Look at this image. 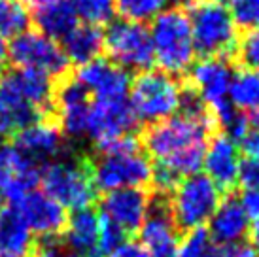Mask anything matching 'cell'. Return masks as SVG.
Instances as JSON below:
<instances>
[{
    "mask_svg": "<svg viewBox=\"0 0 259 257\" xmlns=\"http://www.w3.org/2000/svg\"><path fill=\"white\" fill-rule=\"evenodd\" d=\"M231 8L237 27L246 30L259 29V0H233Z\"/></svg>",
    "mask_w": 259,
    "mask_h": 257,
    "instance_id": "cell-32",
    "label": "cell"
},
{
    "mask_svg": "<svg viewBox=\"0 0 259 257\" xmlns=\"http://www.w3.org/2000/svg\"><path fill=\"white\" fill-rule=\"evenodd\" d=\"M150 40L153 61L172 76L186 74L195 63V46L187 12L180 6L163 10L151 19Z\"/></svg>",
    "mask_w": 259,
    "mask_h": 257,
    "instance_id": "cell-3",
    "label": "cell"
},
{
    "mask_svg": "<svg viewBox=\"0 0 259 257\" xmlns=\"http://www.w3.org/2000/svg\"><path fill=\"white\" fill-rule=\"evenodd\" d=\"M187 17L195 53L201 57L229 59L237 51L238 27L225 6L212 0H193Z\"/></svg>",
    "mask_w": 259,
    "mask_h": 257,
    "instance_id": "cell-4",
    "label": "cell"
},
{
    "mask_svg": "<svg viewBox=\"0 0 259 257\" xmlns=\"http://www.w3.org/2000/svg\"><path fill=\"white\" fill-rule=\"evenodd\" d=\"M17 78L21 83L23 93L27 95L30 104L36 108L40 114H48L53 110V97H55V85H53V78L38 70H27V68H19Z\"/></svg>",
    "mask_w": 259,
    "mask_h": 257,
    "instance_id": "cell-26",
    "label": "cell"
},
{
    "mask_svg": "<svg viewBox=\"0 0 259 257\" xmlns=\"http://www.w3.org/2000/svg\"><path fill=\"white\" fill-rule=\"evenodd\" d=\"M150 195L144 187H125L108 191L101 200V218L121 231L125 236L140 231L150 210Z\"/></svg>",
    "mask_w": 259,
    "mask_h": 257,
    "instance_id": "cell-13",
    "label": "cell"
},
{
    "mask_svg": "<svg viewBox=\"0 0 259 257\" xmlns=\"http://www.w3.org/2000/svg\"><path fill=\"white\" fill-rule=\"evenodd\" d=\"M34 251L32 233L21 216L12 210L0 214V257H27Z\"/></svg>",
    "mask_w": 259,
    "mask_h": 257,
    "instance_id": "cell-24",
    "label": "cell"
},
{
    "mask_svg": "<svg viewBox=\"0 0 259 257\" xmlns=\"http://www.w3.org/2000/svg\"><path fill=\"white\" fill-rule=\"evenodd\" d=\"M34 257H85L83 253L72 250L70 246L61 242L57 238H44V242L34 248Z\"/></svg>",
    "mask_w": 259,
    "mask_h": 257,
    "instance_id": "cell-34",
    "label": "cell"
},
{
    "mask_svg": "<svg viewBox=\"0 0 259 257\" xmlns=\"http://www.w3.org/2000/svg\"><path fill=\"white\" fill-rule=\"evenodd\" d=\"M40 182L44 191L65 210L87 208L97 199L91 161L79 155H65L48 163V166L42 168Z\"/></svg>",
    "mask_w": 259,
    "mask_h": 257,
    "instance_id": "cell-5",
    "label": "cell"
},
{
    "mask_svg": "<svg viewBox=\"0 0 259 257\" xmlns=\"http://www.w3.org/2000/svg\"><path fill=\"white\" fill-rule=\"evenodd\" d=\"M61 44L66 59L81 66L101 55L104 50V32L95 25H78Z\"/></svg>",
    "mask_w": 259,
    "mask_h": 257,
    "instance_id": "cell-25",
    "label": "cell"
},
{
    "mask_svg": "<svg viewBox=\"0 0 259 257\" xmlns=\"http://www.w3.org/2000/svg\"><path fill=\"white\" fill-rule=\"evenodd\" d=\"M30 14L21 0H0V34L12 36L29 29Z\"/></svg>",
    "mask_w": 259,
    "mask_h": 257,
    "instance_id": "cell-29",
    "label": "cell"
},
{
    "mask_svg": "<svg viewBox=\"0 0 259 257\" xmlns=\"http://www.w3.org/2000/svg\"><path fill=\"white\" fill-rule=\"evenodd\" d=\"M231 104L240 112H259V68H242L233 74L229 87Z\"/></svg>",
    "mask_w": 259,
    "mask_h": 257,
    "instance_id": "cell-27",
    "label": "cell"
},
{
    "mask_svg": "<svg viewBox=\"0 0 259 257\" xmlns=\"http://www.w3.org/2000/svg\"><path fill=\"white\" fill-rule=\"evenodd\" d=\"M138 233H140V244L151 257H178L180 236L166 200H151L150 210Z\"/></svg>",
    "mask_w": 259,
    "mask_h": 257,
    "instance_id": "cell-17",
    "label": "cell"
},
{
    "mask_svg": "<svg viewBox=\"0 0 259 257\" xmlns=\"http://www.w3.org/2000/svg\"><path fill=\"white\" fill-rule=\"evenodd\" d=\"M238 182L242 184L244 189H257L259 191V161L248 159L244 163H240Z\"/></svg>",
    "mask_w": 259,
    "mask_h": 257,
    "instance_id": "cell-37",
    "label": "cell"
},
{
    "mask_svg": "<svg viewBox=\"0 0 259 257\" xmlns=\"http://www.w3.org/2000/svg\"><path fill=\"white\" fill-rule=\"evenodd\" d=\"M250 125L259 128V112H253V115L250 117Z\"/></svg>",
    "mask_w": 259,
    "mask_h": 257,
    "instance_id": "cell-43",
    "label": "cell"
},
{
    "mask_svg": "<svg viewBox=\"0 0 259 257\" xmlns=\"http://www.w3.org/2000/svg\"><path fill=\"white\" fill-rule=\"evenodd\" d=\"M250 236H252V248L259 253V218L253 220V225L250 229Z\"/></svg>",
    "mask_w": 259,
    "mask_h": 257,
    "instance_id": "cell-40",
    "label": "cell"
},
{
    "mask_svg": "<svg viewBox=\"0 0 259 257\" xmlns=\"http://www.w3.org/2000/svg\"><path fill=\"white\" fill-rule=\"evenodd\" d=\"M4 204H6V197H4V191H2V187H0V214L4 212Z\"/></svg>",
    "mask_w": 259,
    "mask_h": 257,
    "instance_id": "cell-44",
    "label": "cell"
},
{
    "mask_svg": "<svg viewBox=\"0 0 259 257\" xmlns=\"http://www.w3.org/2000/svg\"><path fill=\"white\" fill-rule=\"evenodd\" d=\"M212 2H218V4H222V6L227 8L231 4V2H233V0H212Z\"/></svg>",
    "mask_w": 259,
    "mask_h": 257,
    "instance_id": "cell-45",
    "label": "cell"
},
{
    "mask_svg": "<svg viewBox=\"0 0 259 257\" xmlns=\"http://www.w3.org/2000/svg\"><path fill=\"white\" fill-rule=\"evenodd\" d=\"M104 50L108 51L110 61L125 70H148L153 63L150 30L142 23L110 21L104 32Z\"/></svg>",
    "mask_w": 259,
    "mask_h": 257,
    "instance_id": "cell-9",
    "label": "cell"
},
{
    "mask_svg": "<svg viewBox=\"0 0 259 257\" xmlns=\"http://www.w3.org/2000/svg\"><path fill=\"white\" fill-rule=\"evenodd\" d=\"M8 59L19 68L44 72L51 78L65 76L70 66V61L55 40L32 29L23 30L12 38L8 44Z\"/></svg>",
    "mask_w": 259,
    "mask_h": 257,
    "instance_id": "cell-8",
    "label": "cell"
},
{
    "mask_svg": "<svg viewBox=\"0 0 259 257\" xmlns=\"http://www.w3.org/2000/svg\"><path fill=\"white\" fill-rule=\"evenodd\" d=\"M184 87L176 76L163 70H142L131 79L129 102L138 121L161 123L180 112Z\"/></svg>",
    "mask_w": 259,
    "mask_h": 257,
    "instance_id": "cell-6",
    "label": "cell"
},
{
    "mask_svg": "<svg viewBox=\"0 0 259 257\" xmlns=\"http://www.w3.org/2000/svg\"><path fill=\"white\" fill-rule=\"evenodd\" d=\"M91 172L97 189L115 191L125 187H144L151 182L153 164L140 142L133 135L102 148L99 157L91 161Z\"/></svg>",
    "mask_w": 259,
    "mask_h": 257,
    "instance_id": "cell-2",
    "label": "cell"
},
{
    "mask_svg": "<svg viewBox=\"0 0 259 257\" xmlns=\"http://www.w3.org/2000/svg\"><path fill=\"white\" fill-rule=\"evenodd\" d=\"M114 2L115 12H119L121 19L135 23L151 21L170 4V0H114Z\"/></svg>",
    "mask_w": 259,
    "mask_h": 257,
    "instance_id": "cell-30",
    "label": "cell"
},
{
    "mask_svg": "<svg viewBox=\"0 0 259 257\" xmlns=\"http://www.w3.org/2000/svg\"><path fill=\"white\" fill-rule=\"evenodd\" d=\"M250 231V218L242 210L237 197H225L220 200L216 212L208 220V235L218 246L242 242Z\"/></svg>",
    "mask_w": 259,
    "mask_h": 257,
    "instance_id": "cell-21",
    "label": "cell"
},
{
    "mask_svg": "<svg viewBox=\"0 0 259 257\" xmlns=\"http://www.w3.org/2000/svg\"><path fill=\"white\" fill-rule=\"evenodd\" d=\"M222 200V189L206 174L180 180L168 200V210L178 231H193L208 223Z\"/></svg>",
    "mask_w": 259,
    "mask_h": 257,
    "instance_id": "cell-7",
    "label": "cell"
},
{
    "mask_svg": "<svg viewBox=\"0 0 259 257\" xmlns=\"http://www.w3.org/2000/svg\"><path fill=\"white\" fill-rule=\"evenodd\" d=\"M42 119V114L23 93L17 72L0 76V135H17Z\"/></svg>",
    "mask_w": 259,
    "mask_h": 257,
    "instance_id": "cell-16",
    "label": "cell"
},
{
    "mask_svg": "<svg viewBox=\"0 0 259 257\" xmlns=\"http://www.w3.org/2000/svg\"><path fill=\"white\" fill-rule=\"evenodd\" d=\"M138 127V117L131 106L129 99L117 100H95L89 110L87 136L99 148L133 135Z\"/></svg>",
    "mask_w": 259,
    "mask_h": 257,
    "instance_id": "cell-10",
    "label": "cell"
},
{
    "mask_svg": "<svg viewBox=\"0 0 259 257\" xmlns=\"http://www.w3.org/2000/svg\"><path fill=\"white\" fill-rule=\"evenodd\" d=\"M32 235L42 238H57L66 227V210L46 191L32 189L12 204Z\"/></svg>",
    "mask_w": 259,
    "mask_h": 257,
    "instance_id": "cell-14",
    "label": "cell"
},
{
    "mask_svg": "<svg viewBox=\"0 0 259 257\" xmlns=\"http://www.w3.org/2000/svg\"><path fill=\"white\" fill-rule=\"evenodd\" d=\"M110 257H151V255L148 253V250H146L142 244L123 242Z\"/></svg>",
    "mask_w": 259,
    "mask_h": 257,
    "instance_id": "cell-39",
    "label": "cell"
},
{
    "mask_svg": "<svg viewBox=\"0 0 259 257\" xmlns=\"http://www.w3.org/2000/svg\"><path fill=\"white\" fill-rule=\"evenodd\" d=\"M238 146L227 135H216L204 150L202 166L206 168L208 176L220 189L229 191L238 184V172H240V155Z\"/></svg>",
    "mask_w": 259,
    "mask_h": 257,
    "instance_id": "cell-19",
    "label": "cell"
},
{
    "mask_svg": "<svg viewBox=\"0 0 259 257\" xmlns=\"http://www.w3.org/2000/svg\"><path fill=\"white\" fill-rule=\"evenodd\" d=\"M240 206L246 212L250 220H257L259 218V191L257 189H244L240 195Z\"/></svg>",
    "mask_w": 259,
    "mask_h": 257,
    "instance_id": "cell-38",
    "label": "cell"
},
{
    "mask_svg": "<svg viewBox=\"0 0 259 257\" xmlns=\"http://www.w3.org/2000/svg\"><path fill=\"white\" fill-rule=\"evenodd\" d=\"M14 144L38 164H48L61 157L65 150V135L53 121L40 119L17 133Z\"/></svg>",
    "mask_w": 259,
    "mask_h": 257,
    "instance_id": "cell-20",
    "label": "cell"
},
{
    "mask_svg": "<svg viewBox=\"0 0 259 257\" xmlns=\"http://www.w3.org/2000/svg\"><path fill=\"white\" fill-rule=\"evenodd\" d=\"M6 61H8V44H6V38L0 34V68L4 66Z\"/></svg>",
    "mask_w": 259,
    "mask_h": 257,
    "instance_id": "cell-41",
    "label": "cell"
},
{
    "mask_svg": "<svg viewBox=\"0 0 259 257\" xmlns=\"http://www.w3.org/2000/svg\"><path fill=\"white\" fill-rule=\"evenodd\" d=\"M50 2H55V0H27V4H29L30 8L44 6V4H50Z\"/></svg>",
    "mask_w": 259,
    "mask_h": 257,
    "instance_id": "cell-42",
    "label": "cell"
},
{
    "mask_svg": "<svg viewBox=\"0 0 259 257\" xmlns=\"http://www.w3.org/2000/svg\"><path fill=\"white\" fill-rule=\"evenodd\" d=\"M214 123L212 114L191 115L180 112L151 125L144 135V148L157 166L184 180L197 174L202 166Z\"/></svg>",
    "mask_w": 259,
    "mask_h": 257,
    "instance_id": "cell-1",
    "label": "cell"
},
{
    "mask_svg": "<svg viewBox=\"0 0 259 257\" xmlns=\"http://www.w3.org/2000/svg\"><path fill=\"white\" fill-rule=\"evenodd\" d=\"M78 19L85 25H104L114 19L115 2L114 0H66Z\"/></svg>",
    "mask_w": 259,
    "mask_h": 257,
    "instance_id": "cell-28",
    "label": "cell"
},
{
    "mask_svg": "<svg viewBox=\"0 0 259 257\" xmlns=\"http://www.w3.org/2000/svg\"><path fill=\"white\" fill-rule=\"evenodd\" d=\"M191 89L199 95L202 104L208 108L212 117L231 106L229 87L233 79V68L227 59L202 57L189 68Z\"/></svg>",
    "mask_w": 259,
    "mask_h": 257,
    "instance_id": "cell-11",
    "label": "cell"
},
{
    "mask_svg": "<svg viewBox=\"0 0 259 257\" xmlns=\"http://www.w3.org/2000/svg\"><path fill=\"white\" fill-rule=\"evenodd\" d=\"M53 108L57 110L59 119H61L63 135L78 138V140L85 138L91 100H89V93L74 78L65 79L55 89Z\"/></svg>",
    "mask_w": 259,
    "mask_h": 257,
    "instance_id": "cell-18",
    "label": "cell"
},
{
    "mask_svg": "<svg viewBox=\"0 0 259 257\" xmlns=\"http://www.w3.org/2000/svg\"><path fill=\"white\" fill-rule=\"evenodd\" d=\"M36 30L55 42H63L78 27V17L66 0H55L34 8L32 14Z\"/></svg>",
    "mask_w": 259,
    "mask_h": 257,
    "instance_id": "cell-23",
    "label": "cell"
},
{
    "mask_svg": "<svg viewBox=\"0 0 259 257\" xmlns=\"http://www.w3.org/2000/svg\"><path fill=\"white\" fill-rule=\"evenodd\" d=\"M65 244L85 257H101L99 236H101V214L91 206L74 210L66 220Z\"/></svg>",
    "mask_w": 259,
    "mask_h": 257,
    "instance_id": "cell-22",
    "label": "cell"
},
{
    "mask_svg": "<svg viewBox=\"0 0 259 257\" xmlns=\"http://www.w3.org/2000/svg\"><path fill=\"white\" fill-rule=\"evenodd\" d=\"M74 79L87 93L93 95L95 100H117L129 97V72L117 66L110 59L97 57L89 63L81 64Z\"/></svg>",
    "mask_w": 259,
    "mask_h": 257,
    "instance_id": "cell-15",
    "label": "cell"
},
{
    "mask_svg": "<svg viewBox=\"0 0 259 257\" xmlns=\"http://www.w3.org/2000/svg\"><path fill=\"white\" fill-rule=\"evenodd\" d=\"M42 164L25 155L15 144L0 142V187L12 204L40 184Z\"/></svg>",
    "mask_w": 259,
    "mask_h": 257,
    "instance_id": "cell-12",
    "label": "cell"
},
{
    "mask_svg": "<svg viewBox=\"0 0 259 257\" xmlns=\"http://www.w3.org/2000/svg\"><path fill=\"white\" fill-rule=\"evenodd\" d=\"M214 248L208 231L202 227L187 231V235L178 242V257H208Z\"/></svg>",
    "mask_w": 259,
    "mask_h": 257,
    "instance_id": "cell-31",
    "label": "cell"
},
{
    "mask_svg": "<svg viewBox=\"0 0 259 257\" xmlns=\"http://www.w3.org/2000/svg\"><path fill=\"white\" fill-rule=\"evenodd\" d=\"M208 257H259V253L250 244L238 242L229 246H214Z\"/></svg>",
    "mask_w": 259,
    "mask_h": 257,
    "instance_id": "cell-35",
    "label": "cell"
},
{
    "mask_svg": "<svg viewBox=\"0 0 259 257\" xmlns=\"http://www.w3.org/2000/svg\"><path fill=\"white\" fill-rule=\"evenodd\" d=\"M237 51L246 68H259V29L248 30Z\"/></svg>",
    "mask_w": 259,
    "mask_h": 257,
    "instance_id": "cell-33",
    "label": "cell"
},
{
    "mask_svg": "<svg viewBox=\"0 0 259 257\" xmlns=\"http://www.w3.org/2000/svg\"><path fill=\"white\" fill-rule=\"evenodd\" d=\"M237 146H238V151H242L248 159L259 161V128L250 125V128L238 140Z\"/></svg>",
    "mask_w": 259,
    "mask_h": 257,
    "instance_id": "cell-36",
    "label": "cell"
}]
</instances>
